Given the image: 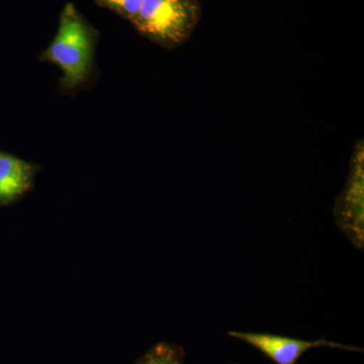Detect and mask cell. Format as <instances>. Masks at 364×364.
<instances>
[{
  "label": "cell",
  "mask_w": 364,
  "mask_h": 364,
  "mask_svg": "<svg viewBox=\"0 0 364 364\" xmlns=\"http://www.w3.org/2000/svg\"><path fill=\"white\" fill-rule=\"evenodd\" d=\"M334 220L352 245L363 251L364 246V146L356 143L350 168L343 189L335 200Z\"/></svg>",
  "instance_id": "obj_3"
},
{
  "label": "cell",
  "mask_w": 364,
  "mask_h": 364,
  "mask_svg": "<svg viewBox=\"0 0 364 364\" xmlns=\"http://www.w3.org/2000/svg\"><path fill=\"white\" fill-rule=\"evenodd\" d=\"M135 364H186V352L179 345L159 342L136 359Z\"/></svg>",
  "instance_id": "obj_6"
},
{
  "label": "cell",
  "mask_w": 364,
  "mask_h": 364,
  "mask_svg": "<svg viewBox=\"0 0 364 364\" xmlns=\"http://www.w3.org/2000/svg\"><path fill=\"white\" fill-rule=\"evenodd\" d=\"M200 18V0H142L131 23L142 37L174 50L191 39Z\"/></svg>",
  "instance_id": "obj_2"
},
{
  "label": "cell",
  "mask_w": 364,
  "mask_h": 364,
  "mask_svg": "<svg viewBox=\"0 0 364 364\" xmlns=\"http://www.w3.org/2000/svg\"><path fill=\"white\" fill-rule=\"evenodd\" d=\"M100 32L71 2L60 14L58 30L40 60L59 67L60 87L75 92L90 82L95 72V51Z\"/></svg>",
  "instance_id": "obj_1"
},
{
  "label": "cell",
  "mask_w": 364,
  "mask_h": 364,
  "mask_svg": "<svg viewBox=\"0 0 364 364\" xmlns=\"http://www.w3.org/2000/svg\"><path fill=\"white\" fill-rule=\"evenodd\" d=\"M41 166L0 151V205L20 200L32 191Z\"/></svg>",
  "instance_id": "obj_5"
},
{
  "label": "cell",
  "mask_w": 364,
  "mask_h": 364,
  "mask_svg": "<svg viewBox=\"0 0 364 364\" xmlns=\"http://www.w3.org/2000/svg\"><path fill=\"white\" fill-rule=\"evenodd\" d=\"M100 6L114 11L124 20L132 21L135 18L142 0H95Z\"/></svg>",
  "instance_id": "obj_7"
},
{
  "label": "cell",
  "mask_w": 364,
  "mask_h": 364,
  "mask_svg": "<svg viewBox=\"0 0 364 364\" xmlns=\"http://www.w3.org/2000/svg\"><path fill=\"white\" fill-rule=\"evenodd\" d=\"M228 335L257 349L275 364H296L304 353L318 347H330V348L344 349L347 351H363V348L359 347L336 343L325 338L309 341V340L291 338V337L268 334V333L241 331H230L228 332Z\"/></svg>",
  "instance_id": "obj_4"
}]
</instances>
